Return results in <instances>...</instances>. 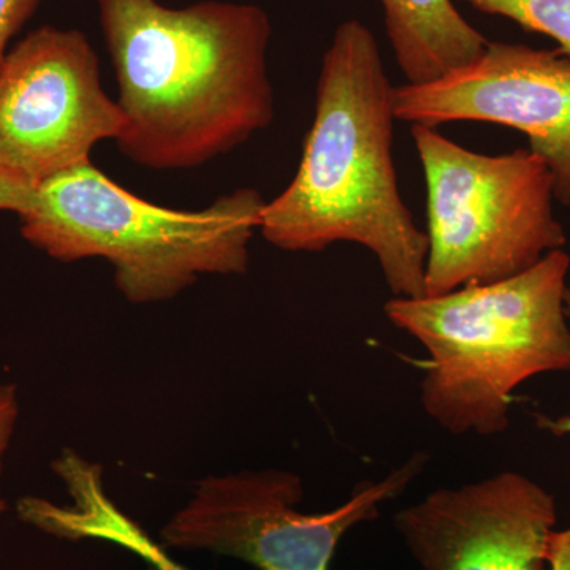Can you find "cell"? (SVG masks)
<instances>
[{
	"instance_id": "16",
	"label": "cell",
	"mask_w": 570,
	"mask_h": 570,
	"mask_svg": "<svg viewBox=\"0 0 570 570\" xmlns=\"http://www.w3.org/2000/svg\"><path fill=\"white\" fill-rule=\"evenodd\" d=\"M547 570H570V528L551 535Z\"/></svg>"
},
{
	"instance_id": "18",
	"label": "cell",
	"mask_w": 570,
	"mask_h": 570,
	"mask_svg": "<svg viewBox=\"0 0 570 570\" xmlns=\"http://www.w3.org/2000/svg\"><path fill=\"white\" fill-rule=\"evenodd\" d=\"M6 510H7V502L3 501L2 498H0V517L3 515V512H6Z\"/></svg>"
},
{
	"instance_id": "12",
	"label": "cell",
	"mask_w": 570,
	"mask_h": 570,
	"mask_svg": "<svg viewBox=\"0 0 570 570\" xmlns=\"http://www.w3.org/2000/svg\"><path fill=\"white\" fill-rule=\"evenodd\" d=\"M482 13L515 21L527 31L542 33L570 58V0H459Z\"/></svg>"
},
{
	"instance_id": "17",
	"label": "cell",
	"mask_w": 570,
	"mask_h": 570,
	"mask_svg": "<svg viewBox=\"0 0 570 570\" xmlns=\"http://www.w3.org/2000/svg\"><path fill=\"white\" fill-rule=\"evenodd\" d=\"M566 311L570 321V284L566 288ZM535 422L540 430L547 433L554 434V436H570V415H562V417H547V415H535Z\"/></svg>"
},
{
	"instance_id": "6",
	"label": "cell",
	"mask_w": 570,
	"mask_h": 570,
	"mask_svg": "<svg viewBox=\"0 0 570 570\" xmlns=\"http://www.w3.org/2000/svg\"><path fill=\"white\" fill-rule=\"evenodd\" d=\"M419 450L376 482L355 487L344 504L299 512L303 480L285 469H258L198 480L193 497L160 530L168 550L212 551L261 570H330L352 528L376 520L430 463Z\"/></svg>"
},
{
	"instance_id": "2",
	"label": "cell",
	"mask_w": 570,
	"mask_h": 570,
	"mask_svg": "<svg viewBox=\"0 0 570 570\" xmlns=\"http://www.w3.org/2000/svg\"><path fill=\"white\" fill-rule=\"evenodd\" d=\"M395 88L373 32L337 26L326 48L316 110L292 183L262 209L258 232L287 253L355 243L376 257L393 296H425L426 232L401 198Z\"/></svg>"
},
{
	"instance_id": "1",
	"label": "cell",
	"mask_w": 570,
	"mask_h": 570,
	"mask_svg": "<svg viewBox=\"0 0 570 570\" xmlns=\"http://www.w3.org/2000/svg\"><path fill=\"white\" fill-rule=\"evenodd\" d=\"M119 86V151L149 170H189L275 119L272 20L254 3L96 0Z\"/></svg>"
},
{
	"instance_id": "4",
	"label": "cell",
	"mask_w": 570,
	"mask_h": 570,
	"mask_svg": "<svg viewBox=\"0 0 570 570\" xmlns=\"http://www.w3.org/2000/svg\"><path fill=\"white\" fill-rule=\"evenodd\" d=\"M266 202L243 187L198 212L165 208L112 181L91 160L37 186L20 217L29 245L55 261L105 258L132 305L168 302L204 276L245 275Z\"/></svg>"
},
{
	"instance_id": "14",
	"label": "cell",
	"mask_w": 570,
	"mask_h": 570,
	"mask_svg": "<svg viewBox=\"0 0 570 570\" xmlns=\"http://www.w3.org/2000/svg\"><path fill=\"white\" fill-rule=\"evenodd\" d=\"M37 186L0 167V212L24 216L36 204Z\"/></svg>"
},
{
	"instance_id": "10",
	"label": "cell",
	"mask_w": 570,
	"mask_h": 570,
	"mask_svg": "<svg viewBox=\"0 0 570 570\" xmlns=\"http://www.w3.org/2000/svg\"><path fill=\"white\" fill-rule=\"evenodd\" d=\"M66 485L69 504L24 497L17 502L18 517L45 534L66 540H104L141 558L154 570H190L176 561L137 521L118 508L105 490L104 469L71 449L51 461Z\"/></svg>"
},
{
	"instance_id": "8",
	"label": "cell",
	"mask_w": 570,
	"mask_h": 570,
	"mask_svg": "<svg viewBox=\"0 0 570 570\" xmlns=\"http://www.w3.org/2000/svg\"><path fill=\"white\" fill-rule=\"evenodd\" d=\"M400 121L436 129L480 121L519 130L570 206V58L528 45L489 43L480 58L425 85L395 88Z\"/></svg>"
},
{
	"instance_id": "13",
	"label": "cell",
	"mask_w": 570,
	"mask_h": 570,
	"mask_svg": "<svg viewBox=\"0 0 570 570\" xmlns=\"http://www.w3.org/2000/svg\"><path fill=\"white\" fill-rule=\"evenodd\" d=\"M41 0H0V67L10 51V41L21 31L37 9Z\"/></svg>"
},
{
	"instance_id": "7",
	"label": "cell",
	"mask_w": 570,
	"mask_h": 570,
	"mask_svg": "<svg viewBox=\"0 0 570 570\" xmlns=\"http://www.w3.org/2000/svg\"><path fill=\"white\" fill-rule=\"evenodd\" d=\"M124 124L85 33L41 26L10 48L0 67V167L39 186L89 163Z\"/></svg>"
},
{
	"instance_id": "11",
	"label": "cell",
	"mask_w": 570,
	"mask_h": 570,
	"mask_svg": "<svg viewBox=\"0 0 570 570\" xmlns=\"http://www.w3.org/2000/svg\"><path fill=\"white\" fill-rule=\"evenodd\" d=\"M390 47L407 85H425L482 56L490 41L463 17L455 0H377Z\"/></svg>"
},
{
	"instance_id": "9",
	"label": "cell",
	"mask_w": 570,
	"mask_h": 570,
	"mask_svg": "<svg viewBox=\"0 0 570 570\" xmlns=\"http://www.w3.org/2000/svg\"><path fill=\"white\" fill-rule=\"evenodd\" d=\"M422 570H547L557 501L517 471L439 489L393 517Z\"/></svg>"
},
{
	"instance_id": "5",
	"label": "cell",
	"mask_w": 570,
	"mask_h": 570,
	"mask_svg": "<svg viewBox=\"0 0 570 570\" xmlns=\"http://www.w3.org/2000/svg\"><path fill=\"white\" fill-rule=\"evenodd\" d=\"M426 181L425 295L499 283L566 246L554 181L531 149L487 156L412 126Z\"/></svg>"
},
{
	"instance_id": "15",
	"label": "cell",
	"mask_w": 570,
	"mask_h": 570,
	"mask_svg": "<svg viewBox=\"0 0 570 570\" xmlns=\"http://www.w3.org/2000/svg\"><path fill=\"white\" fill-rule=\"evenodd\" d=\"M18 419H20V400H18L17 385L0 382V474L17 430Z\"/></svg>"
},
{
	"instance_id": "3",
	"label": "cell",
	"mask_w": 570,
	"mask_h": 570,
	"mask_svg": "<svg viewBox=\"0 0 570 570\" xmlns=\"http://www.w3.org/2000/svg\"><path fill=\"white\" fill-rule=\"evenodd\" d=\"M570 255L551 250L520 275L438 296H393L390 324L426 351L420 401L452 436L491 438L510 423L513 392L570 371Z\"/></svg>"
}]
</instances>
